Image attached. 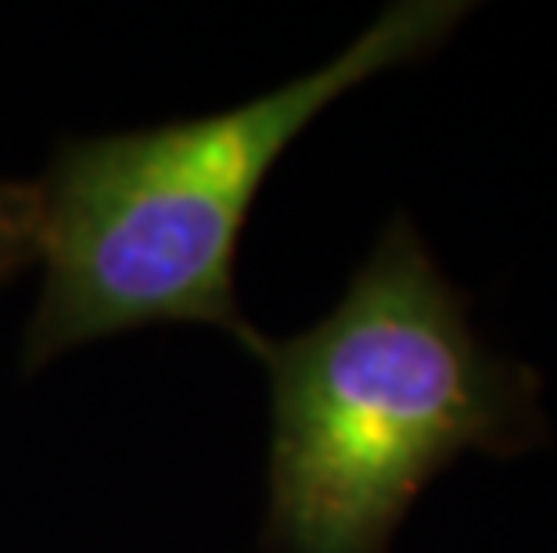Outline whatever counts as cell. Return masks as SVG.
I'll return each mask as SVG.
<instances>
[{"mask_svg":"<svg viewBox=\"0 0 557 553\" xmlns=\"http://www.w3.org/2000/svg\"><path fill=\"white\" fill-rule=\"evenodd\" d=\"M270 374L263 553H385L421 489L471 450L547 439L540 374L493 356L413 223L396 216L324 321L259 341Z\"/></svg>","mask_w":557,"mask_h":553,"instance_id":"1","label":"cell"},{"mask_svg":"<svg viewBox=\"0 0 557 553\" xmlns=\"http://www.w3.org/2000/svg\"><path fill=\"white\" fill-rule=\"evenodd\" d=\"M468 11L399 0L327 65L231 112L65 140L37 180L44 288L22 367L151 324L216 327L256 356L234 259L267 173L331 101L435 51Z\"/></svg>","mask_w":557,"mask_h":553,"instance_id":"2","label":"cell"},{"mask_svg":"<svg viewBox=\"0 0 557 553\" xmlns=\"http://www.w3.org/2000/svg\"><path fill=\"white\" fill-rule=\"evenodd\" d=\"M40 263V187L0 176V285Z\"/></svg>","mask_w":557,"mask_h":553,"instance_id":"3","label":"cell"}]
</instances>
